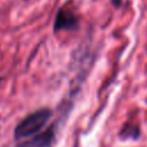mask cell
<instances>
[{"label":"cell","mask_w":147,"mask_h":147,"mask_svg":"<svg viewBox=\"0 0 147 147\" xmlns=\"http://www.w3.org/2000/svg\"><path fill=\"white\" fill-rule=\"evenodd\" d=\"M51 116H52V111L47 108L38 109L31 113L16 125L14 130L15 139L20 140V139L28 138L30 136L36 134L45 126V124L48 122Z\"/></svg>","instance_id":"obj_1"},{"label":"cell","mask_w":147,"mask_h":147,"mask_svg":"<svg viewBox=\"0 0 147 147\" xmlns=\"http://www.w3.org/2000/svg\"><path fill=\"white\" fill-rule=\"evenodd\" d=\"M54 130L53 127L47 129L45 132L36 136L31 140L23 142L18 147H52L53 141H54Z\"/></svg>","instance_id":"obj_3"},{"label":"cell","mask_w":147,"mask_h":147,"mask_svg":"<svg viewBox=\"0 0 147 147\" xmlns=\"http://www.w3.org/2000/svg\"><path fill=\"white\" fill-rule=\"evenodd\" d=\"M139 126L132 124V123H126L123 129L119 132L121 138L123 139H137L139 137Z\"/></svg>","instance_id":"obj_4"},{"label":"cell","mask_w":147,"mask_h":147,"mask_svg":"<svg viewBox=\"0 0 147 147\" xmlns=\"http://www.w3.org/2000/svg\"><path fill=\"white\" fill-rule=\"evenodd\" d=\"M121 1H122V0H111V3H113L115 7H118V6L121 5Z\"/></svg>","instance_id":"obj_5"},{"label":"cell","mask_w":147,"mask_h":147,"mask_svg":"<svg viewBox=\"0 0 147 147\" xmlns=\"http://www.w3.org/2000/svg\"><path fill=\"white\" fill-rule=\"evenodd\" d=\"M79 26V17L76 11L71 8L62 7L57 10L54 21V31H63V30H76Z\"/></svg>","instance_id":"obj_2"}]
</instances>
